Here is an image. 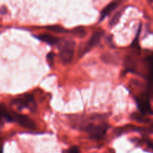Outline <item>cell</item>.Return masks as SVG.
<instances>
[{
    "label": "cell",
    "instance_id": "obj_1",
    "mask_svg": "<svg viewBox=\"0 0 153 153\" xmlns=\"http://www.w3.org/2000/svg\"><path fill=\"white\" fill-rule=\"evenodd\" d=\"M96 120V114L91 117V120H87L83 125H82V129L85 130L88 134L89 137L94 140H101L105 134L106 131L108 129V124L104 120L99 123H94Z\"/></svg>",
    "mask_w": 153,
    "mask_h": 153
},
{
    "label": "cell",
    "instance_id": "obj_2",
    "mask_svg": "<svg viewBox=\"0 0 153 153\" xmlns=\"http://www.w3.org/2000/svg\"><path fill=\"white\" fill-rule=\"evenodd\" d=\"M76 48V43L73 40H67L64 41L60 48L59 56L64 64H69L73 59Z\"/></svg>",
    "mask_w": 153,
    "mask_h": 153
},
{
    "label": "cell",
    "instance_id": "obj_3",
    "mask_svg": "<svg viewBox=\"0 0 153 153\" xmlns=\"http://www.w3.org/2000/svg\"><path fill=\"white\" fill-rule=\"evenodd\" d=\"M13 105L16 106L18 110H22L23 108H27L31 112H34L37 109V105L32 96L28 94L19 96L17 98L13 99L10 102Z\"/></svg>",
    "mask_w": 153,
    "mask_h": 153
},
{
    "label": "cell",
    "instance_id": "obj_4",
    "mask_svg": "<svg viewBox=\"0 0 153 153\" xmlns=\"http://www.w3.org/2000/svg\"><path fill=\"white\" fill-rule=\"evenodd\" d=\"M149 99H150V93L148 91L143 92L141 95L136 98L137 108L142 114H152Z\"/></svg>",
    "mask_w": 153,
    "mask_h": 153
},
{
    "label": "cell",
    "instance_id": "obj_5",
    "mask_svg": "<svg viewBox=\"0 0 153 153\" xmlns=\"http://www.w3.org/2000/svg\"><path fill=\"white\" fill-rule=\"evenodd\" d=\"M103 34H104V31L102 30H98V31H95L92 34L91 38L87 42L86 44H85L83 46L80 47V49H79V57H82L87 52H89L91 49H93L94 46H97L100 43V39H101V37L102 36Z\"/></svg>",
    "mask_w": 153,
    "mask_h": 153
},
{
    "label": "cell",
    "instance_id": "obj_6",
    "mask_svg": "<svg viewBox=\"0 0 153 153\" xmlns=\"http://www.w3.org/2000/svg\"><path fill=\"white\" fill-rule=\"evenodd\" d=\"M13 118L16 122L20 126H22L24 128H28V129H36L37 128V126H36L35 123L33 121L32 119L28 117L26 115L19 114L17 113H13Z\"/></svg>",
    "mask_w": 153,
    "mask_h": 153
},
{
    "label": "cell",
    "instance_id": "obj_7",
    "mask_svg": "<svg viewBox=\"0 0 153 153\" xmlns=\"http://www.w3.org/2000/svg\"><path fill=\"white\" fill-rule=\"evenodd\" d=\"M36 38L39 40L44 43H47L49 45H56L59 43V39L56 37L50 35L49 34H40L38 35H34Z\"/></svg>",
    "mask_w": 153,
    "mask_h": 153
},
{
    "label": "cell",
    "instance_id": "obj_8",
    "mask_svg": "<svg viewBox=\"0 0 153 153\" xmlns=\"http://www.w3.org/2000/svg\"><path fill=\"white\" fill-rule=\"evenodd\" d=\"M120 2L119 1H112V2L109 3L108 4L105 6L102 10H101V14H100V20L102 21L112 11V10H115V9L117 7V6L119 5Z\"/></svg>",
    "mask_w": 153,
    "mask_h": 153
},
{
    "label": "cell",
    "instance_id": "obj_9",
    "mask_svg": "<svg viewBox=\"0 0 153 153\" xmlns=\"http://www.w3.org/2000/svg\"><path fill=\"white\" fill-rule=\"evenodd\" d=\"M145 62H146V66L148 67V70H149L147 79L149 83H153V54L148 55L145 58Z\"/></svg>",
    "mask_w": 153,
    "mask_h": 153
},
{
    "label": "cell",
    "instance_id": "obj_10",
    "mask_svg": "<svg viewBox=\"0 0 153 153\" xmlns=\"http://www.w3.org/2000/svg\"><path fill=\"white\" fill-rule=\"evenodd\" d=\"M131 118L133 120L137 121V122L138 123H141L146 124V123H149L150 122L149 119L146 118V117H145L143 114H142L141 113L139 114V113H136V112H134V113H133L131 115Z\"/></svg>",
    "mask_w": 153,
    "mask_h": 153
},
{
    "label": "cell",
    "instance_id": "obj_11",
    "mask_svg": "<svg viewBox=\"0 0 153 153\" xmlns=\"http://www.w3.org/2000/svg\"><path fill=\"white\" fill-rule=\"evenodd\" d=\"M102 60L107 64H117L118 59L115 55H111V53H105L102 55Z\"/></svg>",
    "mask_w": 153,
    "mask_h": 153
},
{
    "label": "cell",
    "instance_id": "obj_12",
    "mask_svg": "<svg viewBox=\"0 0 153 153\" xmlns=\"http://www.w3.org/2000/svg\"><path fill=\"white\" fill-rule=\"evenodd\" d=\"M1 115H2V118L6 121V122H13L14 120V118H13V114H11L10 113H9L8 111H7V109L4 108V106L1 105Z\"/></svg>",
    "mask_w": 153,
    "mask_h": 153
},
{
    "label": "cell",
    "instance_id": "obj_13",
    "mask_svg": "<svg viewBox=\"0 0 153 153\" xmlns=\"http://www.w3.org/2000/svg\"><path fill=\"white\" fill-rule=\"evenodd\" d=\"M46 28L51 31H54V32L57 33H68L70 32V31L65 29L63 27L60 26V25H49V26H46Z\"/></svg>",
    "mask_w": 153,
    "mask_h": 153
},
{
    "label": "cell",
    "instance_id": "obj_14",
    "mask_svg": "<svg viewBox=\"0 0 153 153\" xmlns=\"http://www.w3.org/2000/svg\"><path fill=\"white\" fill-rule=\"evenodd\" d=\"M70 33L79 36V37H84L86 34V31H85V28H83V27H76L74 29L70 31Z\"/></svg>",
    "mask_w": 153,
    "mask_h": 153
},
{
    "label": "cell",
    "instance_id": "obj_15",
    "mask_svg": "<svg viewBox=\"0 0 153 153\" xmlns=\"http://www.w3.org/2000/svg\"><path fill=\"white\" fill-rule=\"evenodd\" d=\"M122 13H123V10H120V11H117L114 15V16L112 17V19H111L110 21L111 26H114V25H115L118 22H119L120 18L121 16H122Z\"/></svg>",
    "mask_w": 153,
    "mask_h": 153
},
{
    "label": "cell",
    "instance_id": "obj_16",
    "mask_svg": "<svg viewBox=\"0 0 153 153\" xmlns=\"http://www.w3.org/2000/svg\"><path fill=\"white\" fill-rule=\"evenodd\" d=\"M140 30H141V25H140V26H139L138 28V30H137V34H136L135 35V38L134 39V40H133L132 43L131 44V46L133 48H138L139 49V36H140Z\"/></svg>",
    "mask_w": 153,
    "mask_h": 153
},
{
    "label": "cell",
    "instance_id": "obj_17",
    "mask_svg": "<svg viewBox=\"0 0 153 153\" xmlns=\"http://www.w3.org/2000/svg\"><path fill=\"white\" fill-rule=\"evenodd\" d=\"M46 61H47L48 64L49 65V67H52V64L54 62V54L53 52H50L49 53L47 54L46 55Z\"/></svg>",
    "mask_w": 153,
    "mask_h": 153
},
{
    "label": "cell",
    "instance_id": "obj_18",
    "mask_svg": "<svg viewBox=\"0 0 153 153\" xmlns=\"http://www.w3.org/2000/svg\"><path fill=\"white\" fill-rule=\"evenodd\" d=\"M68 153H80V151L77 146H72L69 149Z\"/></svg>",
    "mask_w": 153,
    "mask_h": 153
},
{
    "label": "cell",
    "instance_id": "obj_19",
    "mask_svg": "<svg viewBox=\"0 0 153 153\" xmlns=\"http://www.w3.org/2000/svg\"><path fill=\"white\" fill-rule=\"evenodd\" d=\"M145 142H146V145L148 146V147L149 148V149H151L152 150L153 152V141L151 140H149V139H146V140H145Z\"/></svg>",
    "mask_w": 153,
    "mask_h": 153
}]
</instances>
